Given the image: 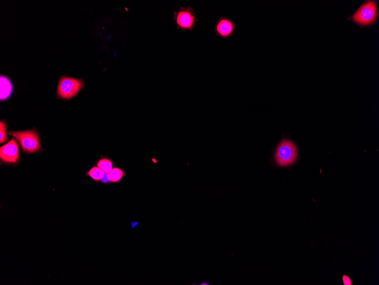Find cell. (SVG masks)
<instances>
[{
    "label": "cell",
    "mask_w": 379,
    "mask_h": 285,
    "mask_svg": "<svg viewBox=\"0 0 379 285\" xmlns=\"http://www.w3.org/2000/svg\"><path fill=\"white\" fill-rule=\"evenodd\" d=\"M0 159L5 164H16L19 161V147L14 139L0 148Z\"/></svg>",
    "instance_id": "obj_6"
},
{
    "label": "cell",
    "mask_w": 379,
    "mask_h": 285,
    "mask_svg": "<svg viewBox=\"0 0 379 285\" xmlns=\"http://www.w3.org/2000/svg\"><path fill=\"white\" fill-rule=\"evenodd\" d=\"M0 86H1V91H0V99L1 100H6L12 94L13 91V85L11 83L9 79L5 77V76L1 75L0 78Z\"/></svg>",
    "instance_id": "obj_8"
},
{
    "label": "cell",
    "mask_w": 379,
    "mask_h": 285,
    "mask_svg": "<svg viewBox=\"0 0 379 285\" xmlns=\"http://www.w3.org/2000/svg\"><path fill=\"white\" fill-rule=\"evenodd\" d=\"M6 124L4 122L1 121L0 122V143H1L5 142H7V140H8L6 136Z\"/></svg>",
    "instance_id": "obj_12"
},
{
    "label": "cell",
    "mask_w": 379,
    "mask_h": 285,
    "mask_svg": "<svg viewBox=\"0 0 379 285\" xmlns=\"http://www.w3.org/2000/svg\"><path fill=\"white\" fill-rule=\"evenodd\" d=\"M377 16L376 2L374 1L364 3L360 8L354 14L353 20L360 26H366L373 23Z\"/></svg>",
    "instance_id": "obj_5"
},
{
    "label": "cell",
    "mask_w": 379,
    "mask_h": 285,
    "mask_svg": "<svg viewBox=\"0 0 379 285\" xmlns=\"http://www.w3.org/2000/svg\"><path fill=\"white\" fill-rule=\"evenodd\" d=\"M101 182L103 184V185H108V184L111 183L108 173H105V174H104L103 177L101 180Z\"/></svg>",
    "instance_id": "obj_13"
},
{
    "label": "cell",
    "mask_w": 379,
    "mask_h": 285,
    "mask_svg": "<svg viewBox=\"0 0 379 285\" xmlns=\"http://www.w3.org/2000/svg\"><path fill=\"white\" fill-rule=\"evenodd\" d=\"M343 281H344V284L345 285H352L351 281H350L349 278L345 275L343 276Z\"/></svg>",
    "instance_id": "obj_14"
},
{
    "label": "cell",
    "mask_w": 379,
    "mask_h": 285,
    "mask_svg": "<svg viewBox=\"0 0 379 285\" xmlns=\"http://www.w3.org/2000/svg\"><path fill=\"white\" fill-rule=\"evenodd\" d=\"M84 82L82 79H75L64 76L60 78L57 86V95L60 98L68 100L78 94Z\"/></svg>",
    "instance_id": "obj_2"
},
{
    "label": "cell",
    "mask_w": 379,
    "mask_h": 285,
    "mask_svg": "<svg viewBox=\"0 0 379 285\" xmlns=\"http://www.w3.org/2000/svg\"><path fill=\"white\" fill-rule=\"evenodd\" d=\"M236 24L228 17L222 16L216 21L215 25V32L216 35L224 39L232 37Z\"/></svg>",
    "instance_id": "obj_7"
},
{
    "label": "cell",
    "mask_w": 379,
    "mask_h": 285,
    "mask_svg": "<svg viewBox=\"0 0 379 285\" xmlns=\"http://www.w3.org/2000/svg\"><path fill=\"white\" fill-rule=\"evenodd\" d=\"M104 174L105 172L102 170L97 167V166L93 165V167L86 172V176H89L97 183L101 182Z\"/></svg>",
    "instance_id": "obj_11"
},
{
    "label": "cell",
    "mask_w": 379,
    "mask_h": 285,
    "mask_svg": "<svg viewBox=\"0 0 379 285\" xmlns=\"http://www.w3.org/2000/svg\"><path fill=\"white\" fill-rule=\"evenodd\" d=\"M9 134L19 141L22 149L25 153L37 152L41 148L40 140L34 129L20 132H9Z\"/></svg>",
    "instance_id": "obj_1"
},
{
    "label": "cell",
    "mask_w": 379,
    "mask_h": 285,
    "mask_svg": "<svg viewBox=\"0 0 379 285\" xmlns=\"http://www.w3.org/2000/svg\"><path fill=\"white\" fill-rule=\"evenodd\" d=\"M297 149L294 144L288 140H283L276 151L275 158L279 167H288L297 160Z\"/></svg>",
    "instance_id": "obj_3"
},
{
    "label": "cell",
    "mask_w": 379,
    "mask_h": 285,
    "mask_svg": "<svg viewBox=\"0 0 379 285\" xmlns=\"http://www.w3.org/2000/svg\"><path fill=\"white\" fill-rule=\"evenodd\" d=\"M97 167L102 170L105 173H109L114 168L113 161L109 158L101 156L96 162Z\"/></svg>",
    "instance_id": "obj_10"
},
{
    "label": "cell",
    "mask_w": 379,
    "mask_h": 285,
    "mask_svg": "<svg viewBox=\"0 0 379 285\" xmlns=\"http://www.w3.org/2000/svg\"><path fill=\"white\" fill-rule=\"evenodd\" d=\"M173 21L178 29L191 31L196 26V14L194 9L190 6L187 8L180 7L178 10L174 13Z\"/></svg>",
    "instance_id": "obj_4"
},
{
    "label": "cell",
    "mask_w": 379,
    "mask_h": 285,
    "mask_svg": "<svg viewBox=\"0 0 379 285\" xmlns=\"http://www.w3.org/2000/svg\"><path fill=\"white\" fill-rule=\"evenodd\" d=\"M108 174L111 183H120L122 178L127 175V173L124 169L115 167Z\"/></svg>",
    "instance_id": "obj_9"
}]
</instances>
